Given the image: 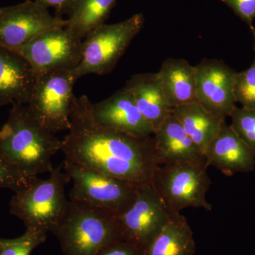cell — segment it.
<instances>
[{"instance_id":"27","label":"cell","mask_w":255,"mask_h":255,"mask_svg":"<svg viewBox=\"0 0 255 255\" xmlns=\"http://www.w3.org/2000/svg\"><path fill=\"white\" fill-rule=\"evenodd\" d=\"M97 255H144V248L134 242L122 239L106 247Z\"/></svg>"},{"instance_id":"29","label":"cell","mask_w":255,"mask_h":255,"mask_svg":"<svg viewBox=\"0 0 255 255\" xmlns=\"http://www.w3.org/2000/svg\"><path fill=\"white\" fill-rule=\"evenodd\" d=\"M252 31H253V36H254L255 45V28H253V29H252Z\"/></svg>"},{"instance_id":"6","label":"cell","mask_w":255,"mask_h":255,"mask_svg":"<svg viewBox=\"0 0 255 255\" xmlns=\"http://www.w3.org/2000/svg\"><path fill=\"white\" fill-rule=\"evenodd\" d=\"M144 21L143 14L138 13L121 22L105 23L87 35L82 41L81 61L71 71L75 80L88 74L110 73L141 31Z\"/></svg>"},{"instance_id":"17","label":"cell","mask_w":255,"mask_h":255,"mask_svg":"<svg viewBox=\"0 0 255 255\" xmlns=\"http://www.w3.org/2000/svg\"><path fill=\"white\" fill-rule=\"evenodd\" d=\"M124 87L132 94L137 108L155 132L172 112L164 95L158 74H135L128 80Z\"/></svg>"},{"instance_id":"4","label":"cell","mask_w":255,"mask_h":255,"mask_svg":"<svg viewBox=\"0 0 255 255\" xmlns=\"http://www.w3.org/2000/svg\"><path fill=\"white\" fill-rule=\"evenodd\" d=\"M63 169V164L53 167L48 179L35 178L11 197L10 214L21 220L26 230L47 234L53 231L63 217L69 202L65 185L70 182Z\"/></svg>"},{"instance_id":"13","label":"cell","mask_w":255,"mask_h":255,"mask_svg":"<svg viewBox=\"0 0 255 255\" xmlns=\"http://www.w3.org/2000/svg\"><path fill=\"white\" fill-rule=\"evenodd\" d=\"M96 121L109 128L137 137L152 136L153 128L137 108L132 94L124 87L107 100L92 104Z\"/></svg>"},{"instance_id":"11","label":"cell","mask_w":255,"mask_h":255,"mask_svg":"<svg viewBox=\"0 0 255 255\" xmlns=\"http://www.w3.org/2000/svg\"><path fill=\"white\" fill-rule=\"evenodd\" d=\"M172 213L152 183L140 184L130 205L118 217L124 239L145 248Z\"/></svg>"},{"instance_id":"7","label":"cell","mask_w":255,"mask_h":255,"mask_svg":"<svg viewBox=\"0 0 255 255\" xmlns=\"http://www.w3.org/2000/svg\"><path fill=\"white\" fill-rule=\"evenodd\" d=\"M63 169L73 187L70 200L84 203L119 217L131 204L139 185L65 159Z\"/></svg>"},{"instance_id":"10","label":"cell","mask_w":255,"mask_h":255,"mask_svg":"<svg viewBox=\"0 0 255 255\" xmlns=\"http://www.w3.org/2000/svg\"><path fill=\"white\" fill-rule=\"evenodd\" d=\"M65 26L66 20L52 16L31 0L0 8V46L17 50L43 33Z\"/></svg>"},{"instance_id":"26","label":"cell","mask_w":255,"mask_h":255,"mask_svg":"<svg viewBox=\"0 0 255 255\" xmlns=\"http://www.w3.org/2000/svg\"><path fill=\"white\" fill-rule=\"evenodd\" d=\"M253 29L255 18V0H221Z\"/></svg>"},{"instance_id":"21","label":"cell","mask_w":255,"mask_h":255,"mask_svg":"<svg viewBox=\"0 0 255 255\" xmlns=\"http://www.w3.org/2000/svg\"><path fill=\"white\" fill-rule=\"evenodd\" d=\"M117 0H73L66 20L69 31L83 39L105 24Z\"/></svg>"},{"instance_id":"16","label":"cell","mask_w":255,"mask_h":255,"mask_svg":"<svg viewBox=\"0 0 255 255\" xmlns=\"http://www.w3.org/2000/svg\"><path fill=\"white\" fill-rule=\"evenodd\" d=\"M153 138L158 166L204 158L202 151L172 114L155 130Z\"/></svg>"},{"instance_id":"2","label":"cell","mask_w":255,"mask_h":255,"mask_svg":"<svg viewBox=\"0 0 255 255\" xmlns=\"http://www.w3.org/2000/svg\"><path fill=\"white\" fill-rule=\"evenodd\" d=\"M63 140L42 126L27 105L13 104L0 129V155L30 177L53 170L52 158Z\"/></svg>"},{"instance_id":"23","label":"cell","mask_w":255,"mask_h":255,"mask_svg":"<svg viewBox=\"0 0 255 255\" xmlns=\"http://www.w3.org/2000/svg\"><path fill=\"white\" fill-rule=\"evenodd\" d=\"M230 117V126L255 154V110L236 107Z\"/></svg>"},{"instance_id":"18","label":"cell","mask_w":255,"mask_h":255,"mask_svg":"<svg viewBox=\"0 0 255 255\" xmlns=\"http://www.w3.org/2000/svg\"><path fill=\"white\" fill-rule=\"evenodd\" d=\"M157 74L172 109L196 102L195 68L187 60L167 58Z\"/></svg>"},{"instance_id":"22","label":"cell","mask_w":255,"mask_h":255,"mask_svg":"<svg viewBox=\"0 0 255 255\" xmlns=\"http://www.w3.org/2000/svg\"><path fill=\"white\" fill-rule=\"evenodd\" d=\"M46 237L45 233L26 230L23 236L14 239L0 238V255H30Z\"/></svg>"},{"instance_id":"15","label":"cell","mask_w":255,"mask_h":255,"mask_svg":"<svg viewBox=\"0 0 255 255\" xmlns=\"http://www.w3.org/2000/svg\"><path fill=\"white\" fill-rule=\"evenodd\" d=\"M36 80V74L22 55L0 46V106L27 105Z\"/></svg>"},{"instance_id":"3","label":"cell","mask_w":255,"mask_h":255,"mask_svg":"<svg viewBox=\"0 0 255 255\" xmlns=\"http://www.w3.org/2000/svg\"><path fill=\"white\" fill-rule=\"evenodd\" d=\"M51 233L58 238L65 255H97L106 247L124 239L117 216L70 200Z\"/></svg>"},{"instance_id":"12","label":"cell","mask_w":255,"mask_h":255,"mask_svg":"<svg viewBox=\"0 0 255 255\" xmlns=\"http://www.w3.org/2000/svg\"><path fill=\"white\" fill-rule=\"evenodd\" d=\"M195 68L196 102L210 113L226 120L236 108L237 72L221 60L205 58Z\"/></svg>"},{"instance_id":"1","label":"cell","mask_w":255,"mask_h":255,"mask_svg":"<svg viewBox=\"0 0 255 255\" xmlns=\"http://www.w3.org/2000/svg\"><path fill=\"white\" fill-rule=\"evenodd\" d=\"M92 104L87 95L74 99L63 140L65 159L136 185L151 183L158 166L153 135L137 137L102 127Z\"/></svg>"},{"instance_id":"8","label":"cell","mask_w":255,"mask_h":255,"mask_svg":"<svg viewBox=\"0 0 255 255\" xmlns=\"http://www.w3.org/2000/svg\"><path fill=\"white\" fill-rule=\"evenodd\" d=\"M76 81L72 72L67 70L48 72L36 77L27 106L40 124L53 133L70 130Z\"/></svg>"},{"instance_id":"19","label":"cell","mask_w":255,"mask_h":255,"mask_svg":"<svg viewBox=\"0 0 255 255\" xmlns=\"http://www.w3.org/2000/svg\"><path fill=\"white\" fill-rule=\"evenodd\" d=\"M195 241L187 219L172 213L167 223L144 248V255H194Z\"/></svg>"},{"instance_id":"28","label":"cell","mask_w":255,"mask_h":255,"mask_svg":"<svg viewBox=\"0 0 255 255\" xmlns=\"http://www.w3.org/2000/svg\"><path fill=\"white\" fill-rule=\"evenodd\" d=\"M73 0H34L35 2L48 9L54 8L57 17L61 18L63 14H68Z\"/></svg>"},{"instance_id":"5","label":"cell","mask_w":255,"mask_h":255,"mask_svg":"<svg viewBox=\"0 0 255 255\" xmlns=\"http://www.w3.org/2000/svg\"><path fill=\"white\" fill-rule=\"evenodd\" d=\"M208 167L205 157L162 164L155 169L151 183L172 212L181 213L189 207L211 211L212 206L206 200L211 184Z\"/></svg>"},{"instance_id":"14","label":"cell","mask_w":255,"mask_h":255,"mask_svg":"<svg viewBox=\"0 0 255 255\" xmlns=\"http://www.w3.org/2000/svg\"><path fill=\"white\" fill-rule=\"evenodd\" d=\"M204 155L208 166L216 167L229 177L255 169V154L226 121L206 147Z\"/></svg>"},{"instance_id":"9","label":"cell","mask_w":255,"mask_h":255,"mask_svg":"<svg viewBox=\"0 0 255 255\" xmlns=\"http://www.w3.org/2000/svg\"><path fill=\"white\" fill-rule=\"evenodd\" d=\"M82 50L81 38L61 27L43 33L14 51L27 60L37 77L48 72L72 71L81 61Z\"/></svg>"},{"instance_id":"25","label":"cell","mask_w":255,"mask_h":255,"mask_svg":"<svg viewBox=\"0 0 255 255\" xmlns=\"http://www.w3.org/2000/svg\"><path fill=\"white\" fill-rule=\"evenodd\" d=\"M37 177H30L0 155V188L14 193L22 190Z\"/></svg>"},{"instance_id":"24","label":"cell","mask_w":255,"mask_h":255,"mask_svg":"<svg viewBox=\"0 0 255 255\" xmlns=\"http://www.w3.org/2000/svg\"><path fill=\"white\" fill-rule=\"evenodd\" d=\"M234 94L236 102L241 104L243 107L255 110V57L249 68L237 73Z\"/></svg>"},{"instance_id":"20","label":"cell","mask_w":255,"mask_h":255,"mask_svg":"<svg viewBox=\"0 0 255 255\" xmlns=\"http://www.w3.org/2000/svg\"><path fill=\"white\" fill-rule=\"evenodd\" d=\"M172 114L203 153L226 121L210 113L197 102L175 107Z\"/></svg>"}]
</instances>
